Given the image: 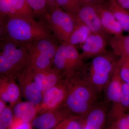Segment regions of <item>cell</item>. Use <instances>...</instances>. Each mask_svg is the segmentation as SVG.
I'll list each match as a JSON object with an SVG mask.
<instances>
[{
	"label": "cell",
	"instance_id": "6da1fadb",
	"mask_svg": "<svg viewBox=\"0 0 129 129\" xmlns=\"http://www.w3.org/2000/svg\"><path fill=\"white\" fill-rule=\"evenodd\" d=\"M1 38L28 44L35 41L55 39L45 20L20 17L0 20Z\"/></svg>",
	"mask_w": 129,
	"mask_h": 129
},
{
	"label": "cell",
	"instance_id": "7a4b0ae2",
	"mask_svg": "<svg viewBox=\"0 0 129 129\" xmlns=\"http://www.w3.org/2000/svg\"><path fill=\"white\" fill-rule=\"evenodd\" d=\"M100 96L90 85L76 74L69 79L68 90L62 107L73 115L83 117Z\"/></svg>",
	"mask_w": 129,
	"mask_h": 129
},
{
	"label": "cell",
	"instance_id": "3957f363",
	"mask_svg": "<svg viewBox=\"0 0 129 129\" xmlns=\"http://www.w3.org/2000/svg\"><path fill=\"white\" fill-rule=\"evenodd\" d=\"M28 44L1 38V75L17 79L28 66Z\"/></svg>",
	"mask_w": 129,
	"mask_h": 129
},
{
	"label": "cell",
	"instance_id": "277c9868",
	"mask_svg": "<svg viewBox=\"0 0 129 129\" xmlns=\"http://www.w3.org/2000/svg\"><path fill=\"white\" fill-rule=\"evenodd\" d=\"M114 53L107 52L92 58L89 64L85 65L77 74L89 83L101 95L111 78L119 59Z\"/></svg>",
	"mask_w": 129,
	"mask_h": 129
},
{
	"label": "cell",
	"instance_id": "5b68a950",
	"mask_svg": "<svg viewBox=\"0 0 129 129\" xmlns=\"http://www.w3.org/2000/svg\"><path fill=\"white\" fill-rule=\"evenodd\" d=\"M56 39L35 41L28 45V66L32 70H49L52 68L58 47Z\"/></svg>",
	"mask_w": 129,
	"mask_h": 129
},
{
	"label": "cell",
	"instance_id": "8992f818",
	"mask_svg": "<svg viewBox=\"0 0 129 129\" xmlns=\"http://www.w3.org/2000/svg\"><path fill=\"white\" fill-rule=\"evenodd\" d=\"M57 40L69 42L75 24L74 16L59 7L47 12L44 19Z\"/></svg>",
	"mask_w": 129,
	"mask_h": 129
},
{
	"label": "cell",
	"instance_id": "52a82bcc",
	"mask_svg": "<svg viewBox=\"0 0 129 129\" xmlns=\"http://www.w3.org/2000/svg\"><path fill=\"white\" fill-rule=\"evenodd\" d=\"M69 85V79L63 78L45 92L41 103L36 108L37 115L61 107L65 101Z\"/></svg>",
	"mask_w": 129,
	"mask_h": 129
},
{
	"label": "cell",
	"instance_id": "ba28073f",
	"mask_svg": "<svg viewBox=\"0 0 129 129\" xmlns=\"http://www.w3.org/2000/svg\"><path fill=\"white\" fill-rule=\"evenodd\" d=\"M17 79L23 97L36 109L41 103L43 94L36 82L32 69L27 66Z\"/></svg>",
	"mask_w": 129,
	"mask_h": 129
},
{
	"label": "cell",
	"instance_id": "9c48e42d",
	"mask_svg": "<svg viewBox=\"0 0 129 129\" xmlns=\"http://www.w3.org/2000/svg\"><path fill=\"white\" fill-rule=\"evenodd\" d=\"M109 104L103 101L97 102L83 117V129L104 128L108 115Z\"/></svg>",
	"mask_w": 129,
	"mask_h": 129
},
{
	"label": "cell",
	"instance_id": "30bf717a",
	"mask_svg": "<svg viewBox=\"0 0 129 129\" xmlns=\"http://www.w3.org/2000/svg\"><path fill=\"white\" fill-rule=\"evenodd\" d=\"M73 115L62 107L37 115L31 122L32 127L38 129H55L64 119Z\"/></svg>",
	"mask_w": 129,
	"mask_h": 129
},
{
	"label": "cell",
	"instance_id": "8fae6325",
	"mask_svg": "<svg viewBox=\"0 0 129 129\" xmlns=\"http://www.w3.org/2000/svg\"><path fill=\"white\" fill-rule=\"evenodd\" d=\"M106 46L105 34L91 32L82 45L81 54L83 60L92 58L108 52Z\"/></svg>",
	"mask_w": 129,
	"mask_h": 129
},
{
	"label": "cell",
	"instance_id": "7c38bea8",
	"mask_svg": "<svg viewBox=\"0 0 129 129\" xmlns=\"http://www.w3.org/2000/svg\"><path fill=\"white\" fill-rule=\"evenodd\" d=\"M73 16L84 24L91 32L105 34L106 32L102 25L96 4L85 3Z\"/></svg>",
	"mask_w": 129,
	"mask_h": 129
},
{
	"label": "cell",
	"instance_id": "4fadbf2b",
	"mask_svg": "<svg viewBox=\"0 0 129 129\" xmlns=\"http://www.w3.org/2000/svg\"><path fill=\"white\" fill-rule=\"evenodd\" d=\"M21 91L15 79L1 75L0 78V99L12 108L21 101Z\"/></svg>",
	"mask_w": 129,
	"mask_h": 129
},
{
	"label": "cell",
	"instance_id": "5bb4252c",
	"mask_svg": "<svg viewBox=\"0 0 129 129\" xmlns=\"http://www.w3.org/2000/svg\"><path fill=\"white\" fill-rule=\"evenodd\" d=\"M32 70L36 82L43 95L64 78L62 74L53 67L45 70Z\"/></svg>",
	"mask_w": 129,
	"mask_h": 129
},
{
	"label": "cell",
	"instance_id": "9a60e30c",
	"mask_svg": "<svg viewBox=\"0 0 129 129\" xmlns=\"http://www.w3.org/2000/svg\"><path fill=\"white\" fill-rule=\"evenodd\" d=\"M65 43L66 73L65 79L72 78L85 66L81 53H79L75 46Z\"/></svg>",
	"mask_w": 129,
	"mask_h": 129
},
{
	"label": "cell",
	"instance_id": "2e32d148",
	"mask_svg": "<svg viewBox=\"0 0 129 129\" xmlns=\"http://www.w3.org/2000/svg\"><path fill=\"white\" fill-rule=\"evenodd\" d=\"M118 61L111 78L104 89V101L109 104L112 103L111 108L118 103L122 90V80L119 75Z\"/></svg>",
	"mask_w": 129,
	"mask_h": 129
},
{
	"label": "cell",
	"instance_id": "e0dca14e",
	"mask_svg": "<svg viewBox=\"0 0 129 129\" xmlns=\"http://www.w3.org/2000/svg\"><path fill=\"white\" fill-rule=\"evenodd\" d=\"M96 7L104 30L114 35L122 34L123 30L122 26L108 9L106 3L96 4Z\"/></svg>",
	"mask_w": 129,
	"mask_h": 129
},
{
	"label": "cell",
	"instance_id": "ac0fdd59",
	"mask_svg": "<svg viewBox=\"0 0 129 129\" xmlns=\"http://www.w3.org/2000/svg\"><path fill=\"white\" fill-rule=\"evenodd\" d=\"M14 122L30 123L37 115L36 109L29 102H20L12 108Z\"/></svg>",
	"mask_w": 129,
	"mask_h": 129
},
{
	"label": "cell",
	"instance_id": "d6986e66",
	"mask_svg": "<svg viewBox=\"0 0 129 129\" xmlns=\"http://www.w3.org/2000/svg\"><path fill=\"white\" fill-rule=\"evenodd\" d=\"M129 109V84L122 81V90L118 104L111 108L109 115V124Z\"/></svg>",
	"mask_w": 129,
	"mask_h": 129
},
{
	"label": "cell",
	"instance_id": "ffe728a7",
	"mask_svg": "<svg viewBox=\"0 0 129 129\" xmlns=\"http://www.w3.org/2000/svg\"><path fill=\"white\" fill-rule=\"evenodd\" d=\"M110 45L113 53L119 58L129 59V34L114 35Z\"/></svg>",
	"mask_w": 129,
	"mask_h": 129
},
{
	"label": "cell",
	"instance_id": "44dd1931",
	"mask_svg": "<svg viewBox=\"0 0 129 129\" xmlns=\"http://www.w3.org/2000/svg\"><path fill=\"white\" fill-rule=\"evenodd\" d=\"M106 5L120 23L123 31L129 34V11L120 7L113 0H108Z\"/></svg>",
	"mask_w": 129,
	"mask_h": 129
},
{
	"label": "cell",
	"instance_id": "7402d4cb",
	"mask_svg": "<svg viewBox=\"0 0 129 129\" xmlns=\"http://www.w3.org/2000/svg\"><path fill=\"white\" fill-rule=\"evenodd\" d=\"M74 17L75 20L74 27L68 43L75 46L78 44H83L91 32L84 24L74 16Z\"/></svg>",
	"mask_w": 129,
	"mask_h": 129
},
{
	"label": "cell",
	"instance_id": "603a6c76",
	"mask_svg": "<svg viewBox=\"0 0 129 129\" xmlns=\"http://www.w3.org/2000/svg\"><path fill=\"white\" fill-rule=\"evenodd\" d=\"M16 17L34 18V11L26 0H12Z\"/></svg>",
	"mask_w": 129,
	"mask_h": 129
},
{
	"label": "cell",
	"instance_id": "cb8c5ba5",
	"mask_svg": "<svg viewBox=\"0 0 129 129\" xmlns=\"http://www.w3.org/2000/svg\"><path fill=\"white\" fill-rule=\"evenodd\" d=\"M52 67L58 70L64 78L66 69L65 42H61L58 46L53 59Z\"/></svg>",
	"mask_w": 129,
	"mask_h": 129
},
{
	"label": "cell",
	"instance_id": "d4e9b609",
	"mask_svg": "<svg viewBox=\"0 0 129 129\" xmlns=\"http://www.w3.org/2000/svg\"><path fill=\"white\" fill-rule=\"evenodd\" d=\"M83 117L72 115L60 122L55 129H83Z\"/></svg>",
	"mask_w": 129,
	"mask_h": 129
},
{
	"label": "cell",
	"instance_id": "484cf974",
	"mask_svg": "<svg viewBox=\"0 0 129 129\" xmlns=\"http://www.w3.org/2000/svg\"><path fill=\"white\" fill-rule=\"evenodd\" d=\"M57 6L67 12L74 15L84 3L82 0H56Z\"/></svg>",
	"mask_w": 129,
	"mask_h": 129
},
{
	"label": "cell",
	"instance_id": "4316f807",
	"mask_svg": "<svg viewBox=\"0 0 129 129\" xmlns=\"http://www.w3.org/2000/svg\"><path fill=\"white\" fill-rule=\"evenodd\" d=\"M14 122L12 108L7 106L0 112V129H11Z\"/></svg>",
	"mask_w": 129,
	"mask_h": 129
},
{
	"label": "cell",
	"instance_id": "83f0119b",
	"mask_svg": "<svg viewBox=\"0 0 129 129\" xmlns=\"http://www.w3.org/2000/svg\"><path fill=\"white\" fill-rule=\"evenodd\" d=\"M32 8L34 12L35 17L44 19L47 12L46 0H26Z\"/></svg>",
	"mask_w": 129,
	"mask_h": 129
},
{
	"label": "cell",
	"instance_id": "f1b7e54d",
	"mask_svg": "<svg viewBox=\"0 0 129 129\" xmlns=\"http://www.w3.org/2000/svg\"><path fill=\"white\" fill-rule=\"evenodd\" d=\"M14 17H16L12 0H0V20Z\"/></svg>",
	"mask_w": 129,
	"mask_h": 129
},
{
	"label": "cell",
	"instance_id": "f546056e",
	"mask_svg": "<svg viewBox=\"0 0 129 129\" xmlns=\"http://www.w3.org/2000/svg\"><path fill=\"white\" fill-rule=\"evenodd\" d=\"M107 129H129V113H125L111 122Z\"/></svg>",
	"mask_w": 129,
	"mask_h": 129
},
{
	"label": "cell",
	"instance_id": "4dcf8cb0",
	"mask_svg": "<svg viewBox=\"0 0 129 129\" xmlns=\"http://www.w3.org/2000/svg\"><path fill=\"white\" fill-rule=\"evenodd\" d=\"M119 74L122 81L129 84V59H119Z\"/></svg>",
	"mask_w": 129,
	"mask_h": 129
},
{
	"label": "cell",
	"instance_id": "1f68e13d",
	"mask_svg": "<svg viewBox=\"0 0 129 129\" xmlns=\"http://www.w3.org/2000/svg\"><path fill=\"white\" fill-rule=\"evenodd\" d=\"M118 5L129 11V0H113Z\"/></svg>",
	"mask_w": 129,
	"mask_h": 129
},
{
	"label": "cell",
	"instance_id": "d6a6232c",
	"mask_svg": "<svg viewBox=\"0 0 129 129\" xmlns=\"http://www.w3.org/2000/svg\"><path fill=\"white\" fill-rule=\"evenodd\" d=\"M47 12L58 7L57 6L56 0H46Z\"/></svg>",
	"mask_w": 129,
	"mask_h": 129
},
{
	"label": "cell",
	"instance_id": "836d02e7",
	"mask_svg": "<svg viewBox=\"0 0 129 129\" xmlns=\"http://www.w3.org/2000/svg\"><path fill=\"white\" fill-rule=\"evenodd\" d=\"M84 3L91 4H103L105 3V0H82Z\"/></svg>",
	"mask_w": 129,
	"mask_h": 129
},
{
	"label": "cell",
	"instance_id": "e575fe53",
	"mask_svg": "<svg viewBox=\"0 0 129 129\" xmlns=\"http://www.w3.org/2000/svg\"><path fill=\"white\" fill-rule=\"evenodd\" d=\"M7 106L6 103L2 99H0V112H1Z\"/></svg>",
	"mask_w": 129,
	"mask_h": 129
}]
</instances>
